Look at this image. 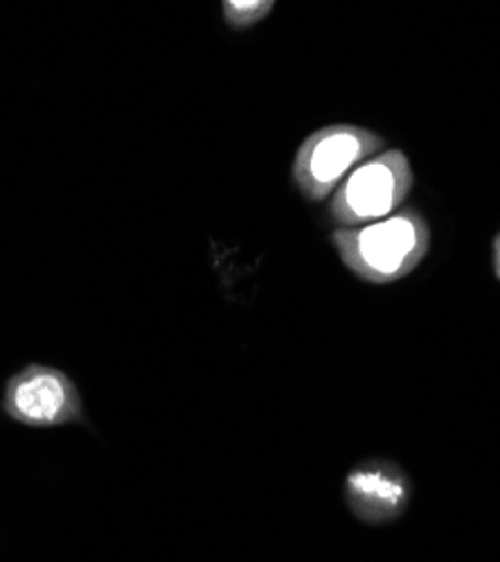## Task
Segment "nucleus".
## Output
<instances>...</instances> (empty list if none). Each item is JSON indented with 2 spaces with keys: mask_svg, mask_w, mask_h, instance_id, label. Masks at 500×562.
Instances as JSON below:
<instances>
[{
  "mask_svg": "<svg viewBox=\"0 0 500 562\" xmlns=\"http://www.w3.org/2000/svg\"><path fill=\"white\" fill-rule=\"evenodd\" d=\"M411 480L395 461L368 459L352 468L345 480V502L360 522L397 520L411 502Z\"/></svg>",
  "mask_w": 500,
  "mask_h": 562,
  "instance_id": "obj_5",
  "label": "nucleus"
},
{
  "mask_svg": "<svg viewBox=\"0 0 500 562\" xmlns=\"http://www.w3.org/2000/svg\"><path fill=\"white\" fill-rule=\"evenodd\" d=\"M276 8L270 0H225L223 3V19L225 25L233 30H248L262 23Z\"/></svg>",
  "mask_w": 500,
  "mask_h": 562,
  "instance_id": "obj_6",
  "label": "nucleus"
},
{
  "mask_svg": "<svg viewBox=\"0 0 500 562\" xmlns=\"http://www.w3.org/2000/svg\"><path fill=\"white\" fill-rule=\"evenodd\" d=\"M332 244L358 279L384 286L411 274L424 261L431 229L418 210L408 207L370 225L338 227Z\"/></svg>",
  "mask_w": 500,
  "mask_h": 562,
  "instance_id": "obj_1",
  "label": "nucleus"
},
{
  "mask_svg": "<svg viewBox=\"0 0 500 562\" xmlns=\"http://www.w3.org/2000/svg\"><path fill=\"white\" fill-rule=\"evenodd\" d=\"M386 139L363 126L332 124L313 131L293 160V182L309 201L332 196L341 182L366 160L381 154Z\"/></svg>",
  "mask_w": 500,
  "mask_h": 562,
  "instance_id": "obj_2",
  "label": "nucleus"
},
{
  "mask_svg": "<svg viewBox=\"0 0 500 562\" xmlns=\"http://www.w3.org/2000/svg\"><path fill=\"white\" fill-rule=\"evenodd\" d=\"M493 272L500 281V232L496 234V239H493Z\"/></svg>",
  "mask_w": 500,
  "mask_h": 562,
  "instance_id": "obj_7",
  "label": "nucleus"
},
{
  "mask_svg": "<svg viewBox=\"0 0 500 562\" xmlns=\"http://www.w3.org/2000/svg\"><path fill=\"white\" fill-rule=\"evenodd\" d=\"M3 412L19 426L59 428L86 424L84 401L75 381L51 364H25L5 383Z\"/></svg>",
  "mask_w": 500,
  "mask_h": 562,
  "instance_id": "obj_4",
  "label": "nucleus"
},
{
  "mask_svg": "<svg viewBox=\"0 0 500 562\" xmlns=\"http://www.w3.org/2000/svg\"><path fill=\"white\" fill-rule=\"evenodd\" d=\"M415 173L401 149L381 151L358 165L334 192L330 216L341 227H360L399 212L413 190Z\"/></svg>",
  "mask_w": 500,
  "mask_h": 562,
  "instance_id": "obj_3",
  "label": "nucleus"
}]
</instances>
